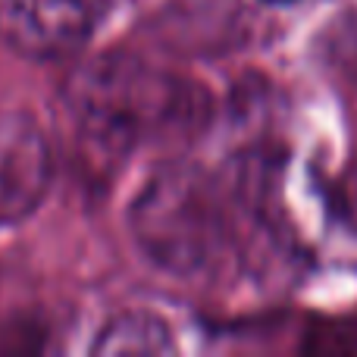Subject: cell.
I'll return each mask as SVG.
<instances>
[{
    "label": "cell",
    "instance_id": "6",
    "mask_svg": "<svg viewBox=\"0 0 357 357\" xmlns=\"http://www.w3.org/2000/svg\"><path fill=\"white\" fill-rule=\"evenodd\" d=\"M326 207L335 226L357 241V151L326 182Z\"/></svg>",
    "mask_w": 357,
    "mask_h": 357
},
{
    "label": "cell",
    "instance_id": "5",
    "mask_svg": "<svg viewBox=\"0 0 357 357\" xmlns=\"http://www.w3.org/2000/svg\"><path fill=\"white\" fill-rule=\"evenodd\" d=\"M176 333L154 310H123L94 339V354H173Z\"/></svg>",
    "mask_w": 357,
    "mask_h": 357
},
{
    "label": "cell",
    "instance_id": "1",
    "mask_svg": "<svg viewBox=\"0 0 357 357\" xmlns=\"http://www.w3.org/2000/svg\"><path fill=\"white\" fill-rule=\"evenodd\" d=\"M285 157L266 138L216 163H160L129 207L142 254L178 282L207 289H282L304 264L282 201Z\"/></svg>",
    "mask_w": 357,
    "mask_h": 357
},
{
    "label": "cell",
    "instance_id": "4",
    "mask_svg": "<svg viewBox=\"0 0 357 357\" xmlns=\"http://www.w3.org/2000/svg\"><path fill=\"white\" fill-rule=\"evenodd\" d=\"M54 157L44 129L25 110H0V226L25 220L44 201Z\"/></svg>",
    "mask_w": 357,
    "mask_h": 357
},
{
    "label": "cell",
    "instance_id": "2",
    "mask_svg": "<svg viewBox=\"0 0 357 357\" xmlns=\"http://www.w3.org/2000/svg\"><path fill=\"white\" fill-rule=\"evenodd\" d=\"M73 123L107 157L182 148L213 126V94L197 79L148 56L113 50L82 63L66 85Z\"/></svg>",
    "mask_w": 357,
    "mask_h": 357
},
{
    "label": "cell",
    "instance_id": "3",
    "mask_svg": "<svg viewBox=\"0 0 357 357\" xmlns=\"http://www.w3.org/2000/svg\"><path fill=\"white\" fill-rule=\"evenodd\" d=\"M113 0H0V38L38 60L75 54Z\"/></svg>",
    "mask_w": 357,
    "mask_h": 357
},
{
    "label": "cell",
    "instance_id": "7",
    "mask_svg": "<svg viewBox=\"0 0 357 357\" xmlns=\"http://www.w3.org/2000/svg\"><path fill=\"white\" fill-rule=\"evenodd\" d=\"M260 3H266V6H291V3H298V0H260Z\"/></svg>",
    "mask_w": 357,
    "mask_h": 357
}]
</instances>
